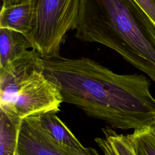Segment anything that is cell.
I'll list each match as a JSON object with an SVG mask.
<instances>
[{"instance_id":"cell-1","label":"cell","mask_w":155,"mask_h":155,"mask_svg":"<svg viewBox=\"0 0 155 155\" xmlns=\"http://www.w3.org/2000/svg\"><path fill=\"white\" fill-rule=\"evenodd\" d=\"M46 77L59 87L63 102L81 108L113 129L150 127L155 99L142 74H118L88 58H42Z\"/></svg>"},{"instance_id":"cell-2","label":"cell","mask_w":155,"mask_h":155,"mask_svg":"<svg viewBox=\"0 0 155 155\" xmlns=\"http://www.w3.org/2000/svg\"><path fill=\"white\" fill-rule=\"evenodd\" d=\"M75 36L101 44L155 82V26L134 0H81Z\"/></svg>"},{"instance_id":"cell-3","label":"cell","mask_w":155,"mask_h":155,"mask_svg":"<svg viewBox=\"0 0 155 155\" xmlns=\"http://www.w3.org/2000/svg\"><path fill=\"white\" fill-rule=\"evenodd\" d=\"M44 69L42 58L33 48L0 67V111L19 120L58 112L61 91Z\"/></svg>"},{"instance_id":"cell-4","label":"cell","mask_w":155,"mask_h":155,"mask_svg":"<svg viewBox=\"0 0 155 155\" xmlns=\"http://www.w3.org/2000/svg\"><path fill=\"white\" fill-rule=\"evenodd\" d=\"M32 29L25 35L42 58L59 55L67 33L75 30L81 0H31Z\"/></svg>"},{"instance_id":"cell-5","label":"cell","mask_w":155,"mask_h":155,"mask_svg":"<svg viewBox=\"0 0 155 155\" xmlns=\"http://www.w3.org/2000/svg\"><path fill=\"white\" fill-rule=\"evenodd\" d=\"M38 119L44 133L66 155H99L96 149L84 146L56 113H44Z\"/></svg>"},{"instance_id":"cell-6","label":"cell","mask_w":155,"mask_h":155,"mask_svg":"<svg viewBox=\"0 0 155 155\" xmlns=\"http://www.w3.org/2000/svg\"><path fill=\"white\" fill-rule=\"evenodd\" d=\"M19 155H66L41 128L38 116L21 120L18 140Z\"/></svg>"},{"instance_id":"cell-7","label":"cell","mask_w":155,"mask_h":155,"mask_svg":"<svg viewBox=\"0 0 155 155\" xmlns=\"http://www.w3.org/2000/svg\"><path fill=\"white\" fill-rule=\"evenodd\" d=\"M33 17L31 0L15 5H2L0 13V28L10 29L26 35L32 29Z\"/></svg>"},{"instance_id":"cell-8","label":"cell","mask_w":155,"mask_h":155,"mask_svg":"<svg viewBox=\"0 0 155 155\" xmlns=\"http://www.w3.org/2000/svg\"><path fill=\"white\" fill-rule=\"evenodd\" d=\"M31 44L25 36L18 31L0 28V67L22 54Z\"/></svg>"},{"instance_id":"cell-9","label":"cell","mask_w":155,"mask_h":155,"mask_svg":"<svg viewBox=\"0 0 155 155\" xmlns=\"http://www.w3.org/2000/svg\"><path fill=\"white\" fill-rule=\"evenodd\" d=\"M21 120L10 118L0 111V155H16Z\"/></svg>"},{"instance_id":"cell-10","label":"cell","mask_w":155,"mask_h":155,"mask_svg":"<svg viewBox=\"0 0 155 155\" xmlns=\"http://www.w3.org/2000/svg\"><path fill=\"white\" fill-rule=\"evenodd\" d=\"M136 155H155V133L150 127L128 134Z\"/></svg>"},{"instance_id":"cell-11","label":"cell","mask_w":155,"mask_h":155,"mask_svg":"<svg viewBox=\"0 0 155 155\" xmlns=\"http://www.w3.org/2000/svg\"><path fill=\"white\" fill-rule=\"evenodd\" d=\"M103 136L106 138L117 155H136L128 134H117L109 127L102 128Z\"/></svg>"},{"instance_id":"cell-12","label":"cell","mask_w":155,"mask_h":155,"mask_svg":"<svg viewBox=\"0 0 155 155\" xmlns=\"http://www.w3.org/2000/svg\"><path fill=\"white\" fill-rule=\"evenodd\" d=\"M155 26V0H134Z\"/></svg>"},{"instance_id":"cell-13","label":"cell","mask_w":155,"mask_h":155,"mask_svg":"<svg viewBox=\"0 0 155 155\" xmlns=\"http://www.w3.org/2000/svg\"><path fill=\"white\" fill-rule=\"evenodd\" d=\"M94 140L103 152L104 155H117L104 136L96 137Z\"/></svg>"},{"instance_id":"cell-14","label":"cell","mask_w":155,"mask_h":155,"mask_svg":"<svg viewBox=\"0 0 155 155\" xmlns=\"http://www.w3.org/2000/svg\"><path fill=\"white\" fill-rule=\"evenodd\" d=\"M2 6H8L22 3L28 0H1Z\"/></svg>"},{"instance_id":"cell-15","label":"cell","mask_w":155,"mask_h":155,"mask_svg":"<svg viewBox=\"0 0 155 155\" xmlns=\"http://www.w3.org/2000/svg\"><path fill=\"white\" fill-rule=\"evenodd\" d=\"M150 128H151V130H153V131L155 133V119H154V120L153 123L152 124V125H151Z\"/></svg>"},{"instance_id":"cell-16","label":"cell","mask_w":155,"mask_h":155,"mask_svg":"<svg viewBox=\"0 0 155 155\" xmlns=\"http://www.w3.org/2000/svg\"><path fill=\"white\" fill-rule=\"evenodd\" d=\"M16 155H19V154H18V153H17V154H16Z\"/></svg>"}]
</instances>
